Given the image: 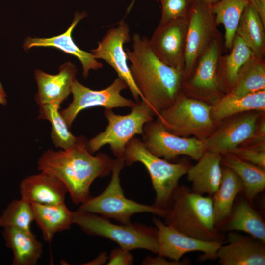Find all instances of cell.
<instances>
[{"instance_id":"obj_19","label":"cell","mask_w":265,"mask_h":265,"mask_svg":"<svg viewBox=\"0 0 265 265\" xmlns=\"http://www.w3.org/2000/svg\"><path fill=\"white\" fill-rule=\"evenodd\" d=\"M228 243L221 246L216 258L222 265H265L264 243L235 233L227 236Z\"/></svg>"},{"instance_id":"obj_30","label":"cell","mask_w":265,"mask_h":265,"mask_svg":"<svg viewBox=\"0 0 265 265\" xmlns=\"http://www.w3.org/2000/svg\"><path fill=\"white\" fill-rule=\"evenodd\" d=\"M248 0H219L211 5L217 25L225 29L224 44L230 50L242 14Z\"/></svg>"},{"instance_id":"obj_16","label":"cell","mask_w":265,"mask_h":265,"mask_svg":"<svg viewBox=\"0 0 265 265\" xmlns=\"http://www.w3.org/2000/svg\"><path fill=\"white\" fill-rule=\"evenodd\" d=\"M153 221L157 227L158 255L179 261L185 254L202 252L203 259L216 258L217 252L223 242L200 240L184 234L157 218Z\"/></svg>"},{"instance_id":"obj_9","label":"cell","mask_w":265,"mask_h":265,"mask_svg":"<svg viewBox=\"0 0 265 265\" xmlns=\"http://www.w3.org/2000/svg\"><path fill=\"white\" fill-rule=\"evenodd\" d=\"M222 45L219 35L200 57L190 76L183 80L185 95L212 105L226 94L219 75Z\"/></svg>"},{"instance_id":"obj_33","label":"cell","mask_w":265,"mask_h":265,"mask_svg":"<svg viewBox=\"0 0 265 265\" xmlns=\"http://www.w3.org/2000/svg\"><path fill=\"white\" fill-rule=\"evenodd\" d=\"M34 221L31 203L22 198L12 200L0 216V227L30 230Z\"/></svg>"},{"instance_id":"obj_15","label":"cell","mask_w":265,"mask_h":265,"mask_svg":"<svg viewBox=\"0 0 265 265\" xmlns=\"http://www.w3.org/2000/svg\"><path fill=\"white\" fill-rule=\"evenodd\" d=\"M188 19L159 23L149 39L156 55L164 63L182 74L185 66Z\"/></svg>"},{"instance_id":"obj_4","label":"cell","mask_w":265,"mask_h":265,"mask_svg":"<svg viewBox=\"0 0 265 265\" xmlns=\"http://www.w3.org/2000/svg\"><path fill=\"white\" fill-rule=\"evenodd\" d=\"M125 165L123 159H114L111 177L107 186L100 195L91 196L81 203L78 210L100 214L124 224H131V217L138 213L148 212L165 217L168 209L155 205L140 204L126 197L120 179L121 171Z\"/></svg>"},{"instance_id":"obj_7","label":"cell","mask_w":265,"mask_h":265,"mask_svg":"<svg viewBox=\"0 0 265 265\" xmlns=\"http://www.w3.org/2000/svg\"><path fill=\"white\" fill-rule=\"evenodd\" d=\"M212 105L188 97L182 91L174 103L157 115L170 132L182 137L192 135L204 140L215 130L211 116Z\"/></svg>"},{"instance_id":"obj_23","label":"cell","mask_w":265,"mask_h":265,"mask_svg":"<svg viewBox=\"0 0 265 265\" xmlns=\"http://www.w3.org/2000/svg\"><path fill=\"white\" fill-rule=\"evenodd\" d=\"M31 203L34 221L45 241L51 242L56 233L68 230L73 224V212L65 202L55 204Z\"/></svg>"},{"instance_id":"obj_24","label":"cell","mask_w":265,"mask_h":265,"mask_svg":"<svg viewBox=\"0 0 265 265\" xmlns=\"http://www.w3.org/2000/svg\"><path fill=\"white\" fill-rule=\"evenodd\" d=\"M265 110V90L242 96L225 94L212 105L211 116L220 124L224 120L235 115L251 111Z\"/></svg>"},{"instance_id":"obj_12","label":"cell","mask_w":265,"mask_h":265,"mask_svg":"<svg viewBox=\"0 0 265 265\" xmlns=\"http://www.w3.org/2000/svg\"><path fill=\"white\" fill-rule=\"evenodd\" d=\"M142 142L152 154L165 159L186 155L198 160L206 151L204 140L182 137L168 132L157 119L143 127Z\"/></svg>"},{"instance_id":"obj_5","label":"cell","mask_w":265,"mask_h":265,"mask_svg":"<svg viewBox=\"0 0 265 265\" xmlns=\"http://www.w3.org/2000/svg\"><path fill=\"white\" fill-rule=\"evenodd\" d=\"M73 223L87 234L108 238L123 249H144L158 254L157 229L143 224H116L102 216L79 210L73 212Z\"/></svg>"},{"instance_id":"obj_37","label":"cell","mask_w":265,"mask_h":265,"mask_svg":"<svg viewBox=\"0 0 265 265\" xmlns=\"http://www.w3.org/2000/svg\"><path fill=\"white\" fill-rule=\"evenodd\" d=\"M185 261H168L165 257L159 255L156 257H146L142 264L144 265H185Z\"/></svg>"},{"instance_id":"obj_41","label":"cell","mask_w":265,"mask_h":265,"mask_svg":"<svg viewBox=\"0 0 265 265\" xmlns=\"http://www.w3.org/2000/svg\"><path fill=\"white\" fill-rule=\"evenodd\" d=\"M204 2L205 3L211 5L212 4H214L219 1V0H200Z\"/></svg>"},{"instance_id":"obj_21","label":"cell","mask_w":265,"mask_h":265,"mask_svg":"<svg viewBox=\"0 0 265 265\" xmlns=\"http://www.w3.org/2000/svg\"><path fill=\"white\" fill-rule=\"evenodd\" d=\"M221 154L206 151L186 173L192 184L191 191L200 195H213L221 182Z\"/></svg>"},{"instance_id":"obj_14","label":"cell","mask_w":265,"mask_h":265,"mask_svg":"<svg viewBox=\"0 0 265 265\" xmlns=\"http://www.w3.org/2000/svg\"><path fill=\"white\" fill-rule=\"evenodd\" d=\"M264 112L251 111L228 118L204 140L206 151L223 155L244 144L253 137Z\"/></svg>"},{"instance_id":"obj_26","label":"cell","mask_w":265,"mask_h":265,"mask_svg":"<svg viewBox=\"0 0 265 265\" xmlns=\"http://www.w3.org/2000/svg\"><path fill=\"white\" fill-rule=\"evenodd\" d=\"M225 166L234 171L241 180L246 198L252 201L265 188V169L245 161L231 153L222 155Z\"/></svg>"},{"instance_id":"obj_17","label":"cell","mask_w":265,"mask_h":265,"mask_svg":"<svg viewBox=\"0 0 265 265\" xmlns=\"http://www.w3.org/2000/svg\"><path fill=\"white\" fill-rule=\"evenodd\" d=\"M77 72L75 65L69 61L62 64L56 74L36 69L34 76L37 85L35 95L37 104L39 106L54 104L60 106L72 93Z\"/></svg>"},{"instance_id":"obj_11","label":"cell","mask_w":265,"mask_h":265,"mask_svg":"<svg viewBox=\"0 0 265 265\" xmlns=\"http://www.w3.org/2000/svg\"><path fill=\"white\" fill-rule=\"evenodd\" d=\"M127 88L125 81L118 77L109 86L100 90H92L76 79L72 86L73 100L60 112L70 129L80 112L90 107L103 106L106 109L123 107L132 108L136 102L121 95V91Z\"/></svg>"},{"instance_id":"obj_1","label":"cell","mask_w":265,"mask_h":265,"mask_svg":"<svg viewBox=\"0 0 265 265\" xmlns=\"http://www.w3.org/2000/svg\"><path fill=\"white\" fill-rule=\"evenodd\" d=\"M86 138L78 136L70 148L44 151L37 160V168L50 172L65 186L72 201L81 204L91 196L90 187L97 178L111 172L113 160L107 155L99 153L92 155L87 149Z\"/></svg>"},{"instance_id":"obj_6","label":"cell","mask_w":265,"mask_h":265,"mask_svg":"<svg viewBox=\"0 0 265 265\" xmlns=\"http://www.w3.org/2000/svg\"><path fill=\"white\" fill-rule=\"evenodd\" d=\"M123 160L127 165L139 162L145 167L156 193L155 205L165 209L172 201L180 179L186 174L190 167L185 162L170 163L155 155L135 136L127 143Z\"/></svg>"},{"instance_id":"obj_34","label":"cell","mask_w":265,"mask_h":265,"mask_svg":"<svg viewBox=\"0 0 265 265\" xmlns=\"http://www.w3.org/2000/svg\"><path fill=\"white\" fill-rule=\"evenodd\" d=\"M195 0H159L161 4L159 23L188 18Z\"/></svg>"},{"instance_id":"obj_8","label":"cell","mask_w":265,"mask_h":265,"mask_svg":"<svg viewBox=\"0 0 265 265\" xmlns=\"http://www.w3.org/2000/svg\"><path fill=\"white\" fill-rule=\"evenodd\" d=\"M105 117L108 125L104 131L87 142V149L91 154L109 145L116 158L123 160L126 146L137 134H143L144 125L153 120L150 108L144 102L138 101L125 115L115 114L111 109H105Z\"/></svg>"},{"instance_id":"obj_25","label":"cell","mask_w":265,"mask_h":265,"mask_svg":"<svg viewBox=\"0 0 265 265\" xmlns=\"http://www.w3.org/2000/svg\"><path fill=\"white\" fill-rule=\"evenodd\" d=\"M244 191L242 183L237 174L225 167L222 170L220 185L212 199L215 225L228 220L237 195Z\"/></svg>"},{"instance_id":"obj_38","label":"cell","mask_w":265,"mask_h":265,"mask_svg":"<svg viewBox=\"0 0 265 265\" xmlns=\"http://www.w3.org/2000/svg\"><path fill=\"white\" fill-rule=\"evenodd\" d=\"M265 25V0H248Z\"/></svg>"},{"instance_id":"obj_22","label":"cell","mask_w":265,"mask_h":265,"mask_svg":"<svg viewBox=\"0 0 265 265\" xmlns=\"http://www.w3.org/2000/svg\"><path fill=\"white\" fill-rule=\"evenodd\" d=\"M2 234L13 253V265H35L41 258L43 245L31 230L4 227Z\"/></svg>"},{"instance_id":"obj_13","label":"cell","mask_w":265,"mask_h":265,"mask_svg":"<svg viewBox=\"0 0 265 265\" xmlns=\"http://www.w3.org/2000/svg\"><path fill=\"white\" fill-rule=\"evenodd\" d=\"M130 29L124 21H120L116 27L109 29L98 42L96 48L91 50L96 59L105 61L115 71L118 77L126 83L136 102L139 101L141 93L131 75L127 63V56L124 45L130 41Z\"/></svg>"},{"instance_id":"obj_29","label":"cell","mask_w":265,"mask_h":265,"mask_svg":"<svg viewBox=\"0 0 265 265\" xmlns=\"http://www.w3.org/2000/svg\"><path fill=\"white\" fill-rule=\"evenodd\" d=\"M225 229L244 232L265 243V223L260 214L245 200H241L233 210Z\"/></svg>"},{"instance_id":"obj_10","label":"cell","mask_w":265,"mask_h":265,"mask_svg":"<svg viewBox=\"0 0 265 265\" xmlns=\"http://www.w3.org/2000/svg\"><path fill=\"white\" fill-rule=\"evenodd\" d=\"M211 5L195 0L188 19L183 80L191 75L198 60L220 34Z\"/></svg>"},{"instance_id":"obj_18","label":"cell","mask_w":265,"mask_h":265,"mask_svg":"<svg viewBox=\"0 0 265 265\" xmlns=\"http://www.w3.org/2000/svg\"><path fill=\"white\" fill-rule=\"evenodd\" d=\"M87 16L85 11L74 14V19L69 27L64 33L49 38L26 37L23 48L26 51L33 47H53L66 53L75 56L80 62L83 77L86 78L91 70H97L103 67V64L96 59L91 53L80 49L74 42L72 33L78 23Z\"/></svg>"},{"instance_id":"obj_2","label":"cell","mask_w":265,"mask_h":265,"mask_svg":"<svg viewBox=\"0 0 265 265\" xmlns=\"http://www.w3.org/2000/svg\"><path fill=\"white\" fill-rule=\"evenodd\" d=\"M126 51L141 101L157 116L182 92L183 74L162 62L152 51L149 39L138 34L133 36L132 50L126 48Z\"/></svg>"},{"instance_id":"obj_40","label":"cell","mask_w":265,"mask_h":265,"mask_svg":"<svg viewBox=\"0 0 265 265\" xmlns=\"http://www.w3.org/2000/svg\"><path fill=\"white\" fill-rule=\"evenodd\" d=\"M7 94L3 86L0 81V105L5 106L7 102Z\"/></svg>"},{"instance_id":"obj_35","label":"cell","mask_w":265,"mask_h":265,"mask_svg":"<svg viewBox=\"0 0 265 265\" xmlns=\"http://www.w3.org/2000/svg\"><path fill=\"white\" fill-rule=\"evenodd\" d=\"M230 153L245 161L265 169V142L239 146Z\"/></svg>"},{"instance_id":"obj_20","label":"cell","mask_w":265,"mask_h":265,"mask_svg":"<svg viewBox=\"0 0 265 265\" xmlns=\"http://www.w3.org/2000/svg\"><path fill=\"white\" fill-rule=\"evenodd\" d=\"M20 192L21 198L30 203L55 204L65 202L68 190L53 174L41 171L21 181Z\"/></svg>"},{"instance_id":"obj_28","label":"cell","mask_w":265,"mask_h":265,"mask_svg":"<svg viewBox=\"0 0 265 265\" xmlns=\"http://www.w3.org/2000/svg\"><path fill=\"white\" fill-rule=\"evenodd\" d=\"M265 25L258 13L249 3L245 8L238 25L236 34L251 50L254 54L264 59Z\"/></svg>"},{"instance_id":"obj_3","label":"cell","mask_w":265,"mask_h":265,"mask_svg":"<svg viewBox=\"0 0 265 265\" xmlns=\"http://www.w3.org/2000/svg\"><path fill=\"white\" fill-rule=\"evenodd\" d=\"M172 202L165 224L200 240L223 242L224 236L216 229L212 198L194 193L183 185L176 188Z\"/></svg>"},{"instance_id":"obj_36","label":"cell","mask_w":265,"mask_h":265,"mask_svg":"<svg viewBox=\"0 0 265 265\" xmlns=\"http://www.w3.org/2000/svg\"><path fill=\"white\" fill-rule=\"evenodd\" d=\"M130 251L120 247L113 250L108 257V265H131L133 263V257Z\"/></svg>"},{"instance_id":"obj_32","label":"cell","mask_w":265,"mask_h":265,"mask_svg":"<svg viewBox=\"0 0 265 265\" xmlns=\"http://www.w3.org/2000/svg\"><path fill=\"white\" fill-rule=\"evenodd\" d=\"M60 106L54 104L39 106L38 119L47 120L51 124V137L56 148L66 150L71 147L77 141L78 137L70 131L59 109Z\"/></svg>"},{"instance_id":"obj_42","label":"cell","mask_w":265,"mask_h":265,"mask_svg":"<svg viewBox=\"0 0 265 265\" xmlns=\"http://www.w3.org/2000/svg\"><path fill=\"white\" fill-rule=\"evenodd\" d=\"M134 0H133V2H134ZM157 0V1H159V0Z\"/></svg>"},{"instance_id":"obj_27","label":"cell","mask_w":265,"mask_h":265,"mask_svg":"<svg viewBox=\"0 0 265 265\" xmlns=\"http://www.w3.org/2000/svg\"><path fill=\"white\" fill-rule=\"evenodd\" d=\"M230 51L228 54L221 56L219 64V75L226 94L234 86L241 69L254 55L236 34Z\"/></svg>"},{"instance_id":"obj_39","label":"cell","mask_w":265,"mask_h":265,"mask_svg":"<svg viewBox=\"0 0 265 265\" xmlns=\"http://www.w3.org/2000/svg\"><path fill=\"white\" fill-rule=\"evenodd\" d=\"M108 257L106 256V252H103L93 260L84 265H102L106 262Z\"/></svg>"},{"instance_id":"obj_31","label":"cell","mask_w":265,"mask_h":265,"mask_svg":"<svg viewBox=\"0 0 265 265\" xmlns=\"http://www.w3.org/2000/svg\"><path fill=\"white\" fill-rule=\"evenodd\" d=\"M264 90L265 59L254 55L241 69L234 86L226 94L242 96Z\"/></svg>"}]
</instances>
